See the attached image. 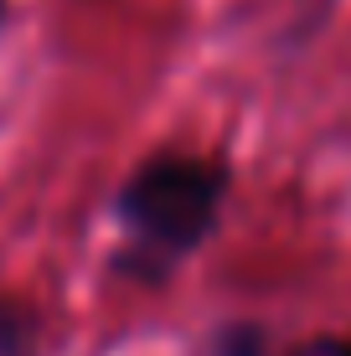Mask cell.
Returning a JSON list of instances; mask_svg holds the SVG:
<instances>
[{
  "label": "cell",
  "instance_id": "7a4b0ae2",
  "mask_svg": "<svg viewBox=\"0 0 351 356\" xmlns=\"http://www.w3.org/2000/svg\"><path fill=\"white\" fill-rule=\"evenodd\" d=\"M263 351H269V341H263L259 325H233L217 346V356H263Z\"/></svg>",
  "mask_w": 351,
  "mask_h": 356
},
{
  "label": "cell",
  "instance_id": "3957f363",
  "mask_svg": "<svg viewBox=\"0 0 351 356\" xmlns=\"http://www.w3.org/2000/svg\"><path fill=\"white\" fill-rule=\"evenodd\" d=\"M0 356H26V321L0 315Z\"/></svg>",
  "mask_w": 351,
  "mask_h": 356
},
{
  "label": "cell",
  "instance_id": "6da1fadb",
  "mask_svg": "<svg viewBox=\"0 0 351 356\" xmlns=\"http://www.w3.org/2000/svg\"><path fill=\"white\" fill-rule=\"evenodd\" d=\"M222 196L227 165L202 161V155H150L114 202L124 243L135 253L124 264L161 279L176 259L207 243V232L222 217Z\"/></svg>",
  "mask_w": 351,
  "mask_h": 356
},
{
  "label": "cell",
  "instance_id": "5b68a950",
  "mask_svg": "<svg viewBox=\"0 0 351 356\" xmlns=\"http://www.w3.org/2000/svg\"><path fill=\"white\" fill-rule=\"evenodd\" d=\"M0 21H6V0H0Z\"/></svg>",
  "mask_w": 351,
  "mask_h": 356
},
{
  "label": "cell",
  "instance_id": "277c9868",
  "mask_svg": "<svg viewBox=\"0 0 351 356\" xmlns=\"http://www.w3.org/2000/svg\"><path fill=\"white\" fill-rule=\"evenodd\" d=\"M284 356H351V341H341V336H316V341H300V346L284 351Z\"/></svg>",
  "mask_w": 351,
  "mask_h": 356
}]
</instances>
